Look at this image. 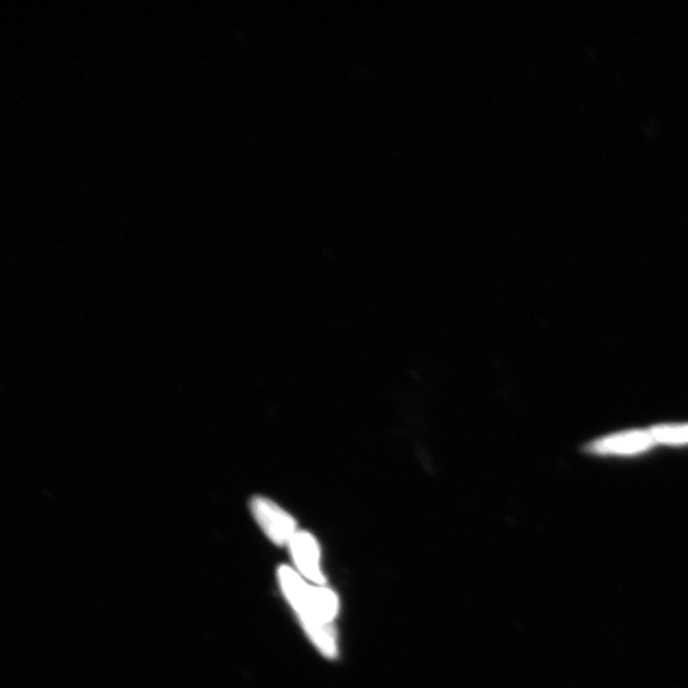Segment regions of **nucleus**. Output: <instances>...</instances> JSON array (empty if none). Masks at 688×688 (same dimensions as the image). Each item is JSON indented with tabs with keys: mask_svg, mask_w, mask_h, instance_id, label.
<instances>
[{
	"mask_svg": "<svg viewBox=\"0 0 688 688\" xmlns=\"http://www.w3.org/2000/svg\"><path fill=\"white\" fill-rule=\"evenodd\" d=\"M278 577L288 600L291 602L297 614L301 617L306 631L312 641L327 657H335L336 637L329 623L320 614L316 588L306 585L301 577L288 566L279 567Z\"/></svg>",
	"mask_w": 688,
	"mask_h": 688,
	"instance_id": "1",
	"label": "nucleus"
},
{
	"mask_svg": "<svg viewBox=\"0 0 688 688\" xmlns=\"http://www.w3.org/2000/svg\"><path fill=\"white\" fill-rule=\"evenodd\" d=\"M251 513L267 537L278 546L290 545L296 531L294 517L267 497L251 500Z\"/></svg>",
	"mask_w": 688,
	"mask_h": 688,
	"instance_id": "2",
	"label": "nucleus"
},
{
	"mask_svg": "<svg viewBox=\"0 0 688 688\" xmlns=\"http://www.w3.org/2000/svg\"><path fill=\"white\" fill-rule=\"evenodd\" d=\"M292 556L299 571L311 582L325 583L319 565V547L308 532H297L290 543Z\"/></svg>",
	"mask_w": 688,
	"mask_h": 688,
	"instance_id": "3",
	"label": "nucleus"
},
{
	"mask_svg": "<svg viewBox=\"0 0 688 688\" xmlns=\"http://www.w3.org/2000/svg\"><path fill=\"white\" fill-rule=\"evenodd\" d=\"M656 443L650 432L635 431L619 433V435L610 437L596 441L589 445L593 453H637L647 450Z\"/></svg>",
	"mask_w": 688,
	"mask_h": 688,
	"instance_id": "4",
	"label": "nucleus"
},
{
	"mask_svg": "<svg viewBox=\"0 0 688 688\" xmlns=\"http://www.w3.org/2000/svg\"><path fill=\"white\" fill-rule=\"evenodd\" d=\"M654 440L665 444L688 443V424L686 427H660L650 431Z\"/></svg>",
	"mask_w": 688,
	"mask_h": 688,
	"instance_id": "5",
	"label": "nucleus"
}]
</instances>
